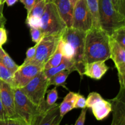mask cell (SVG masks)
Instances as JSON below:
<instances>
[{"label":"cell","mask_w":125,"mask_h":125,"mask_svg":"<svg viewBox=\"0 0 125 125\" xmlns=\"http://www.w3.org/2000/svg\"><path fill=\"white\" fill-rule=\"evenodd\" d=\"M110 37L125 48V26L115 29L110 35Z\"/></svg>","instance_id":"24"},{"label":"cell","mask_w":125,"mask_h":125,"mask_svg":"<svg viewBox=\"0 0 125 125\" xmlns=\"http://www.w3.org/2000/svg\"><path fill=\"white\" fill-rule=\"evenodd\" d=\"M0 62L13 74L19 67L2 48H0Z\"/></svg>","instance_id":"19"},{"label":"cell","mask_w":125,"mask_h":125,"mask_svg":"<svg viewBox=\"0 0 125 125\" xmlns=\"http://www.w3.org/2000/svg\"><path fill=\"white\" fill-rule=\"evenodd\" d=\"M58 46L62 53V56L65 58L72 61L74 56V49L72 47V45L61 39L59 42Z\"/></svg>","instance_id":"22"},{"label":"cell","mask_w":125,"mask_h":125,"mask_svg":"<svg viewBox=\"0 0 125 125\" xmlns=\"http://www.w3.org/2000/svg\"><path fill=\"white\" fill-rule=\"evenodd\" d=\"M105 62L106 61H100L85 63L84 75L96 80L101 79L109 70V67Z\"/></svg>","instance_id":"13"},{"label":"cell","mask_w":125,"mask_h":125,"mask_svg":"<svg viewBox=\"0 0 125 125\" xmlns=\"http://www.w3.org/2000/svg\"><path fill=\"white\" fill-rule=\"evenodd\" d=\"M14 98L16 114L24 120L28 125H31L34 118L47 104L45 101L41 105L37 106L32 102L19 88L14 89Z\"/></svg>","instance_id":"5"},{"label":"cell","mask_w":125,"mask_h":125,"mask_svg":"<svg viewBox=\"0 0 125 125\" xmlns=\"http://www.w3.org/2000/svg\"><path fill=\"white\" fill-rule=\"evenodd\" d=\"M46 93H47V98L45 101L47 105L52 106L56 104V101L58 99V92H57V87H55L51 90H48Z\"/></svg>","instance_id":"27"},{"label":"cell","mask_w":125,"mask_h":125,"mask_svg":"<svg viewBox=\"0 0 125 125\" xmlns=\"http://www.w3.org/2000/svg\"><path fill=\"white\" fill-rule=\"evenodd\" d=\"M4 3L2 2L1 0H0V15H3V8Z\"/></svg>","instance_id":"40"},{"label":"cell","mask_w":125,"mask_h":125,"mask_svg":"<svg viewBox=\"0 0 125 125\" xmlns=\"http://www.w3.org/2000/svg\"><path fill=\"white\" fill-rule=\"evenodd\" d=\"M115 9L125 16V0H111Z\"/></svg>","instance_id":"31"},{"label":"cell","mask_w":125,"mask_h":125,"mask_svg":"<svg viewBox=\"0 0 125 125\" xmlns=\"http://www.w3.org/2000/svg\"><path fill=\"white\" fill-rule=\"evenodd\" d=\"M111 125H116L115 124H114V123H112H112H111Z\"/></svg>","instance_id":"43"},{"label":"cell","mask_w":125,"mask_h":125,"mask_svg":"<svg viewBox=\"0 0 125 125\" xmlns=\"http://www.w3.org/2000/svg\"><path fill=\"white\" fill-rule=\"evenodd\" d=\"M110 59L118 71L120 88H125V48L110 37Z\"/></svg>","instance_id":"9"},{"label":"cell","mask_w":125,"mask_h":125,"mask_svg":"<svg viewBox=\"0 0 125 125\" xmlns=\"http://www.w3.org/2000/svg\"><path fill=\"white\" fill-rule=\"evenodd\" d=\"M46 4V0H37L29 13L27 14V16H34L41 18L45 10Z\"/></svg>","instance_id":"23"},{"label":"cell","mask_w":125,"mask_h":125,"mask_svg":"<svg viewBox=\"0 0 125 125\" xmlns=\"http://www.w3.org/2000/svg\"><path fill=\"white\" fill-rule=\"evenodd\" d=\"M0 98L3 105L6 118L18 117L15 111L14 89L0 79Z\"/></svg>","instance_id":"12"},{"label":"cell","mask_w":125,"mask_h":125,"mask_svg":"<svg viewBox=\"0 0 125 125\" xmlns=\"http://www.w3.org/2000/svg\"><path fill=\"white\" fill-rule=\"evenodd\" d=\"M43 70L25 86L20 88L23 94L37 106H40L45 101V95L50 86L49 79L45 76Z\"/></svg>","instance_id":"6"},{"label":"cell","mask_w":125,"mask_h":125,"mask_svg":"<svg viewBox=\"0 0 125 125\" xmlns=\"http://www.w3.org/2000/svg\"><path fill=\"white\" fill-rule=\"evenodd\" d=\"M86 2L92 17L93 27L100 28L99 23L98 0H86Z\"/></svg>","instance_id":"20"},{"label":"cell","mask_w":125,"mask_h":125,"mask_svg":"<svg viewBox=\"0 0 125 125\" xmlns=\"http://www.w3.org/2000/svg\"><path fill=\"white\" fill-rule=\"evenodd\" d=\"M102 96L100 94L96 92H91L88 95L87 98L86 99V107L90 108L94 104L97 103L98 101L103 100Z\"/></svg>","instance_id":"28"},{"label":"cell","mask_w":125,"mask_h":125,"mask_svg":"<svg viewBox=\"0 0 125 125\" xmlns=\"http://www.w3.org/2000/svg\"><path fill=\"white\" fill-rule=\"evenodd\" d=\"M13 77V73H11L5 66H4L0 62V79L8 83L14 89Z\"/></svg>","instance_id":"25"},{"label":"cell","mask_w":125,"mask_h":125,"mask_svg":"<svg viewBox=\"0 0 125 125\" xmlns=\"http://www.w3.org/2000/svg\"><path fill=\"white\" fill-rule=\"evenodd\" d=\"M70 2L72 4V6H73V7H74V5H75V4L76 3V2L78 1V0H70Z\"/></svg>","instance_id":"41"},{"label":"cell","mask_w":125,"mask_h":125,"mask_svg":"<svg viewBox=\"0 0 125 125\" xmlns=\"http://www.w3.org/2000/svg\"><path fill=\"white\" fill-rule=\"evenodd\" d=\"M7 31L4 27H0V48H2V46L7 42Z\"/></svg>","instance_id":"35"},{"label":"cell","mask_w":125,"mask_h":125,"mask_svg":"<svg viewBox=\"0 0 125 125\" xmlns=\"http://www.w3.org/2000/svg\"><path fill=\"white\" fill-rule=\"evenodd\" d=\"M86 113H87V109L84 108L82 110L80 115L78 117V119L76 120L75 122V124L74 125H84L85 121V118H86Z\"/></svg>","instance_id":"36"},{"label":"cell","mask_w":125,"mask_h":125,"mask_svg":"<svg viewBox=\"0 0 125 125\" xmlns=\"http://www.w3.org/2000/svg\"><path fill=\"white\" fill-rule=\"evenodd\" d=\"M63 70H68L71 73L74 72V64L72 60H69L63 57L62 62L58 66L47 70H43V71L45 76L49 79L56 73Z\"/></svg>","instance_id":"16"},{"label":"cell","mask_w":125,"mask_h":125,"mask_svg":"<svg viewBox=\"0 0 125 125\" xmlns=\"http://www.w3.org/2000/svg\"><path fill=\"white\" fill-rule=\"evenodd\" d=\"M98 6L100 27L109 35L125 26V16L115 9L111 0H98Z\"/></svg>","instance_id":"3"},{"label":"cell","mask_w":125,"mask_h":125,"mask_svg":"<svg viewBox=\"0 0 125 125\" xmlns=\"http://www.w3.org/2000/svg\"><path fill=\"white\" fill-rule=\"evenodd\" d=\"M37 46V43L35 44L34 46L31 47L27 50L26 51V59L24 61V63L28 62V61H31L33 57H34L35 54V51H36Z\"/></svg>","instance_id":"33"},{"label":"cell","mask_w":125,"mask_h":125,"mask_svg":"<svg viewBox=\"0 0 125 125\" xmlns=\"http://www.w3.org/2000/svg\"><path fill=\"white\" fill-rule=\"evenodd\" d=\"M67 28H72L73 6L70 0H52Z\"/></svg>","instance_id":"14"},{"label":"cell","mask_w":125,"mask_h":125,"mask_svg":"<svg viewBox=\"0 0 125 125\" xmlns=\"http://www.w3.org/2000/svg\"><path fill=\"white\" fill-rule=\"evenodd\" d=\"M85 32L73 28H67L61 37L63 41L68 42L74 49V56L72 62L74 64V71H76L83 78L84 76V39Z\"/></svg>","instance_id":"2"},{"label":"cell","mask_w":125,"mask_h":125,"mask_svg":"<svg viewBox=\"0 0 125 125\" xmlns=\"http://www.w3.org/2000/svg\"><path fill=\"white\" fill-rule=\"evenodd\" d=\"M26 23L30 28H40L42 24L41 18L34 16H27Z\"/></svg>","instance_id":"29"},{"label":"cell","mask_w":125,"mask_h":125,"mask_svg":"<svg viewBox=\"0 0 125 125\" xmlns=\"http://www.w3.org/2000/svg\"><path fill=\"white\" fill-rule=\"evenodd\" d=\"M0 125H28L25 121L20 117L0 119Z\"/></svg>","instance_id":"26"},{"label":"cell","mask_w":125,"mask_h":125,"mask_svg":"<svg viewBox=\"0 0 125 125\" xmlns=\"http://www.w3.org/2000/svg\"><path fill=\"white\" fill-rule=\"evenodd\" d=\"M46 2H49V1H52V0H46Z\"/></svg>","instance_id":"42"},{"label":"cell","mask_w":125,"mask_h":125,"mask_svg":"<svg viewBox=\"0 0 125 125\" xmlns=\"http://www.w3.org/2000/svg\"><path fill=\"white\" fill-rule=\"evenodd\" d=\"M62 58L63 56L59 48V46H57L56 51L44 65L43 70H47L58 66L62 62Z\"/></svg>","instance_id":"21"},{"label":"cell","mask_w":125,"mask_h":125,"mask_svg":"<svg viewBox=\"0 0 125 125\" xmlns=\"http://www.w3.org/2000/svg\"><path fill=\"white\" fill-rule=\"evenodd\" d=\"M1 1H2V2H3V3H4V0H1ZM5 4V3H4Z\"/></svg>","instance_id":"44"},{"label":"cell","mask_w":125,"mask_h":125,"mask_svg":"<svg viewBox=\"0 0 125 125\" xmlns=\"http://www.w3.org/2000/svg\"><path fill=\"white\" fill-rule=\"evenodd\" d=\"M84 108H86V99L83 95L78 94L75 103H74V109Z\"/></svg>","instance_id":"32"},{"label":"cell","mask_w":125,"mask_h":125,"mask_svg":"<svg viewBox=\"0 0 125 125\" xmlns=\"http://www.w3.org/2000/svg\"><path fill=\"white\" fill-rule=\"evenodd\" d=\"M90 108L92 109L95 118L98 121L107 118L112 112V104L111 102L104 99L94 104Z\"/></svg>","instance_id":"15"},{"label":"cell","mask_w":125,"mask_h":125,"mask_svg":"<svg viewBox=\"0 0 125 125\" xmlns=\"http://www.w3.org/2000/svg\"><path fill=\"white\" fill-rule=\"evenodd\" d=\"M76 93L70 92L63 98V101L59 105L60 115L63 118L66 114L74 109V103L76 99Z\"/></svg>","instance_id":"17"},{"label":"cell","mask_w":125,"mask_h":125,"mask_svg":"<svg viewBox=\"0 0 125 125\" xmlns=\"http://www.w3.org/2000/svg\"><path fill=\"white\" fill-rule=\"evenodd\" d=\"M6 118V115H5L4 109L3 105L1 102V98H0V119H5Z\"/></svg>","instance_id":"37"},{"label":"cell","mask_w":125,"mask_h":125,"mask_svg":"<svg viewBox=\"0 0 125 125\" xmlns=\"http://www.w3.org/2000/svg\"><path fill=\"white\" fill-rule=\"evenodd\" d=\"M62 118L60 115L59 104H46L34 118L31 125H60Z\"/></svg>","instance_id":"11"},{"label":"cell","mask_w":125,"mask_h":125,"mask_svg":"<svg viewBox=\"0 0 125 125\" xmlns=\"http://www.w3.org/2000/svg\"><path fill=\"white\" fill-rule=\"evenodd\" d=\"M110 35L101 28L92 27L85 32L84 60L85 63L110 59Z\"/></svg>","instance_id":"1"},{"label":"cell","mask_w":125,"mask_h":125,"mask_svg":"<svg viewBox=\"0 0 125 125\" xmlns=\"http://www.w3.org/2000/svg\"><path fill=\"white\" fill-rule=\"evenodd\" d=\"M93 27L92 17L86 0H78L73 7L72 28L86 32Z\"/></svg>","instance_id":"8"},{"label":"cell","mask_w":125,"mask_h":125,"mask_svg":"<svg viewBox=\"0 0 125 125\" xmlns=\"http://www.w3.org/2000/svg\"><path fill=\"white\" fill-rule=\"evenodd\" d=\"M6 21H7L6 18H5L4 15H0V27H4Z\"/></svg>","instance_id":"38"},{"label":"cell","mask_w":125,"mask_h":125,"mask_svg":"<svg viewBox=\"0 0 125 125\" xmlns=\"http://www.w3.org/2000/svg\"><path fill=\"white\" fill-rule=\"evenodd\" d=\"M40 29L45 35H59L67 28L65 23L59 13L56 5L52 1L46 2L45 10L41 17Z\"/></svg>","instance_id":"4"},{"label":"cell","mask_w":125,"mask_h":125,"mask_svg":"<svg viewBox=\"0 0 125 125\" xmlns=\"http://www.w3.org/2000/svg\"><path fill=\"white\" fill-rule=\"evenodd\" d=\"M37 1V0H20V1L24 5V8L27 11V14L29 13Z\"/></svg>","instance_id":"34"},{"label":"cell","mask_w":125,"mask_h":125,"mask_svg":"<svg viewBox=\"0 0 125 125\" xmlns=\"http://www.w3.org/2000/svg\"><path fill=\"white\" fill-rule=\"evenodd\" d=\"M43 70L41 66L32 63H26L19 66L18 70L13 73L14 89H20L25 86Z\"/></svg>","instance_id":"10"},{"label":"cell","mask_w":125,"mask_h":125,"mask_svg":"<svg viewBox=\"0 0 125 125\" xmlns=\"http://www.w3.org/2000/svg\"><path fill=\"white\" fill-rule=\"evenodd\" d=\"M18 0H4V3H6L7 6H12L14 5Z\"/></svg>","instance_id":"39"},{"label":"cell","mask_w":125,"mask_h":125,"mask_svg":"<svg viewBox=\"0 0 125 125\" xmlns=\"http://www.w3.org/2000/svg\"></svg>","instance_id":"45"},{"label":"cell","mask_w":125,"mask_h":125,"mask_svg":"<svg viewBox=\"0 0 125 125\" xmlns=\"http://www.w3.org/2000/svg\"><path fill=\"white\" fill-rule=\"evenodd\" d=\"M60 39L59 35H44L37 43L34 57L28 62H23V64L32 63L41 66L43 68L44 65L56 51Z\"/></svg>","instance_id":"7"},{"label":"cell","mask_w":125,"mask_h":125,"mask_svg":"<svg viewBox=\"0 0 125 125\" xmlns=\"http://www.w3.org/2000/svg\"><path fill=\"white\" fill-rule=\"evenodd\" d=\"M70 73L71 72L68 70H63L56 73L49 79V84L50 85H53L56 87L62 86L67 89L65 85L66 81Z\"/></svg>","instance_id":"18"},{"label":"cell","mask_w":125,"mask_h":125,"mask_svg":"<svg viewBox=\"0 0 125 125\" xmlns=\"http://www.w3.org/2000/svg\"><path fill=\"white\" fill-rule=\"evenodd\" d=\"M30 34L32 40L35 43H38L45 35L40 28H30Z\"/></svg>","instance_id":"30"}]
</instances>
